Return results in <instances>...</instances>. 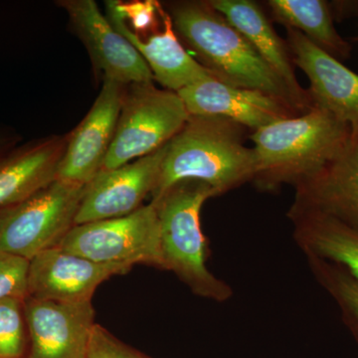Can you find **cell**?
Wrapping results in <instances>:
<instances>
[{
  "label": "cell",
  "mask_w": 358,
  "mask_h": 358,
  "mask_svg": "<svg viewBox=\"0 0 358 358\" xmlns=\"http://www.w3.org/2000/svg\"><path fill=\"white\" fill-rule=\"evenodd\" d=\"M178 94L189 115L224 117L253 131L301 115L274 96L232 86L215 77L186 87Z\"/></svg>",
  "instance_id": "cell-14"
},
{
  "label": "cell",
  "mask_w": 358,
  "mask_h": 358,
  "mask_svg": "<svg viewBox=\"0 0 358 358\" xmlns=\"http://www.w3.org/2000/svg\"><path fill=\"white\" fill-rule=\"evenodd\" d=\"M352 136L350 127L317 108L257 129L250 136L257 157L253 182L262 190L296 186L338 157Z\"/></svg>",
  "instance_id": "cell-3"
},
{
  "label": "cell",
  "mask_w": 358,
  "mask_h": 358,
  "mask_svg": "<svg viewBox=\"0 0 358 358\" xmlns=\"http://www.w3.org/2000/svg\"><path fill=\"white\" fill-rule=\"evenodd\" d=\"M287 215L319 213L358 230V136L319 173L294 186Z\"/></svg>",
  "instance_id": "cell-15"
},
{
  "label": "cell",
  "mask_w": 358,
  "mask_h": 358,
  "mask_svg": "<svg viewBox=\"0 0 358 358\" xmlns=\"http://www.w3.org/2000/svg\"><path fill=\"white\" fill-rule=\"evenodd\" d=\"M169 14L180 41L219 81L274 96L300 114L308 112L243 35L209 2H183Z\"/></svg>",
  "instance_id": "cell-2"
},
{
  "label": "cell",
  "mask_w": 358,
  "mask_h": 358,
  "mask_svg": "<svg viewBox=\"0 0 358 358\" xmlns=\"http://www.w3.org/2000/svg\"><path fill=\"white\" fill-rule=\"evenodd\" d=\"M85 187L55 179L22 201L0 209V251L30 261L58 247L75 226Z\"/></svg>",
  "instance_id": "cell-5"
},
{
  "label": "cell",
  "mask_w": 358,
  "mask_h": 358,
  "mask_svg": "<svg viewBox=\"0 0 358 358\" xmlns=\"http://www.w3.org/2000/svg\"><path fill=\"white\" fill-rule=\"evenodd\" d=\"M23 301L0 300V358H22L26 348V327Z\"/></svg>",
  "instance_id": "cell-22"
},
{
  "label": "cell",
  "mask_w": 358,
  "mask_h": 358,
  "mask_svg": "<svg viewBox=\"0 0 358 358\" xmlns=\"http://www.w3.org/2000/svg\"><path fill=\"white\" fill-rule=\"evenodd\" d=\"M169 143L152 154L98 173L85 187L75 225L122 217L141 208L159 180Z\"/></svg>",
  "instance_id": "cell-9"
},
{
  "label": "cell",
  "mask_w": 358,
  "mask_h": 358,
  "mask_svg": "<svg viewBox=\"0 0 358 358\" xmlns=\"http://www.w3.org/2000/svg\"><path fill=\"white\" fill-rule=\"evenodd\" d=\"M107 17L121 34L133 44L145 61L155 81L164 89L178 93L186 87L214 77L199 61L192 57L178 38L171 16L162 10L164 29L141 39L129 27L115 1H107Z\"/></svg>",
  "instance_id": "cell-16"
},
{
  "label": "cell",
  "mask_w": 358,
  "mask_h": 358,
  "mask_svg": "<svg viewBox=\"0 0 358 358\" xmlns=\"http://www.w3.org/2000/svg\"><path fill=\"white\" fill-rule=\"evenodd\" d=\"M245 129L224 117L189 115L169 143L152 199L180 181H201L217 196L253 181L257 157L245 145Z\"/></svg>",
  "instance_id": "cell-1"
},
{
  "label": "cell",
  "mask_w": 358,
  "mask_h": 358,
  "mask_svg": "<svg viewBox=\"0 0 358 358\" xmlns=\"http://www.w3.org/2000/svg\"><path fill=\"white\" fill-rule=\"evenodd\" d=\"M217 194L197 180L176 183L152 199L159 222L164 268L171 271L196 296L225 303L233 289L207 267V241L201 227L202 206Z\"/></svg>",
  "instance_id": "cell-4"
},
{
  "label": "cell",
  "mask_w": 358,
  "mask_h": 358,
  "mask_svg": "<svg viewBox=\"0 0 358 358\" xmlns=\"http://www.w3.org/2000/svg\"><path fill=\"white\" fill-rule=\"evenodd\" d=\"M28 271L29 261L0 251V300L27 298Z\"/></svg>",
  "instance_id": "cell-23"
},
{
  "label": "cell",
  "mask_w": 358,
  "mask_h": 358,
  "mask_svg": "<svg viewBox=\"0 0 358 358\" xmlns=\"http://www.w3.org/2000/svg\"><path fill=\"white\" fill-rule=\"evenodd\" d=\"M293 238L306 257L345 268L358 282V230L319 213L288 215Z\"/></svg>",
  "instance_id": "cell-19"
},
{
  "label": "cell",
  "mask_w": 358,
  "mask_h": 358,
  "mask_svg": "<svg viewBox=\"0 0 358 358\" xmlns=\"http://www.w3.org/2000/svg\"><path fill=\"white\" fill-rule=\"evenodd\" d=\"M61 6L83 40L103 79L124 85L152 83V71L141 54L103 16L93 0H66Z\"/></svg>",
  "instance_id": "cell-12"
},
{
  "label": "cell",
  "mask_w": 358,
  "mask_h": 358,
  "mask_svg": "<svg viewBox=\"0 0 358 358\" xmlns=\"http://www.w3.org/2000/svg\"><path fill=\"white\" fill-rule=\"evenodd\" d=\"M124 85L103 79L91 110L66 141L56 179L86 186L102 171L124 102Z\"/></svg>",
  "instance_id": "cell-8"
},
{
  "label": "cell",
  "mask_w": 358,
  "mask_h": 358,
  "mask_svg": "<svg viewBox=\"0 0 358 358\" xmlns=\"http://www.w3.org/2000/svg\"><path fill=\"white\" fill-rule=\"evenodd\" d=\"M275 20L298 30L313 43L338 59L350 57L352 46L336 31L329 4L322 0H268Z\"/></svg>",
  "instance_id": "cell-20"
},
{
  "label": "cell",
  "mask_w": 358,
  "mask_h": 358,
  "mask_svg": "<svg viewBox=\"0 0 358 358\" xmlns=\"http://www.w3.org/2000/svg\"><path fill=\"white\" fill-rule=\"evenodd\" d=\"M188 119L185 103L176 92L157 89L152 83L129 85L102 171L117 169L164 147Z\"/></svg>",
  "instance_id": "cell-6"
},
{
  "label": "cell",
  "mask_w": 358,
  "mask_h": 358,
  "mask_svg": "<svg viewBox=\"0 0 358 358\" xmlns=\"http://www.w3.org/2000/svg\"><path fill=\"white\" fill-rule=\"evenodd\" d=\"M209 4L246 38L257 53L281 78L303 109H313L308 91L301 88L286 46L266 14L250 0H212Z\"/></svg>",
  "instance_id": "cell-17"
},
{
  "label": "cell",
  "mask_w": 358,
  "mask_h": 358,
  "mask_svg": "<svg viewBox=\"0 0 358 358\" xmlns=\"http://www.w3.org/2000/svg\"><path fill=\"white\" fill-rule=\"evenodd\" d=\"M23 308L30 339L27 358H87L96 324L91 301L67 303L27 296Z\"/></svg>",
  "instance_id": "cell-10"
},
{
  "label": "cell",
  "mask_w": 358,
  "mask_h": 358,
  "mask_svg": "<svg viewBox=\"0 0 358 358\" xmlns=\"http://www.w3.org/2000/svg\"><path fill=\"white\" fill-rule=\"evenodd\" d=\"M87 358H147L124 345L103 327L95 324L90 338Z\"/></svg>",
  "instance_id": "cell-24"
},
{
  "label": "cell",
  "mask_w": 358,
  "mask_h": 358,
  "mask_svg": "<svg viewBox=\"0 0 358 358\" xmlns=\"http://www.w3.org/2000/svg\"><path fill=\"white\" fill-rule=\"evenodd\" d=\"M115 6L127 22L131 23L134 32L147 31L154 27L159 3L152 0L147 1H115Z\"/></svg>",
  "instance_id": "cell-25"
},
{
  "label": "cell",
  "mask_w": 358,
  "mask_h": 358,
  "mask_svg": "<svg viewBox=\"0 0 358 358\" xmlns=\"http://www.w3.org/2000/svg\"><path fill=\"white\" fill-rule=\"evenodd\" d=\"M131 268L94 262L55 247L29 261L28 296L59 303H87L103 282Z\"/></svg>",
  "instance_id": "cell-13"
},
{
  "label": "cell",
  "mask_w": 358,
  "mask_h": 358,
  "mask_svg": "<svg viewBox=\"0 0 358 358\" xmlns=\"http://www.w3.org/2000/svg\"><path fill=\"white\" fill-rule=\"evenodd\" d=\"M58 248L96 263L164 268L159 217L152 202L122 217L75 225Z\"/></svg>",
  "instance_id": "cell-7"
},
{
  "label": "cell",
  "mask_w": 358,
  "mask_h": 358,
  "mask_svg": "<svg viewBox=\"0 0 358 358\" xmlns=\"http://www.w3.org/2000/svg\"><path fill=\"white\" fill-rule=\"evenodd\" d=\"M313 277L338 305L343 324L358 343V282L336 264L307 258Z\"/></svg>",
  "instance_id": "cell-21"
},
{
  "label": "cell",
  "mask_w": 358,
  "mask_h": 358,
  "mask_svg": "<svg viewBox=\"0 0 358 358\" xmlns=\"http://www.w3.org/2000/svg\"><path fill=\"white\" fill-rule=\"evenodd\" d=\"M66 141L45 140L0 155V209L22 201L55 180Z\"/></svg>",
  "instance_id": "cell-18"
},
{
  "label": "cell",
  "mask_w": 358,
  "mask_h": 358,
  "mask_svg": "<svg viewBox=\"0 0 358 358\" xmlns=\"http://www.w3.org/2000/svg\"><path fill=\"white\" fill-rule=\"evenodd\" d=\"M293 64L310 81L313 108L326 110L358 136V74L313 43L298 30L287 27Z\"/></svg>",
  "instance_id": "cell-11"
},
{
  "label": "cell",
  "mask_w": 358,
  "mask_h": 358,
  "mask_svg": "<svg viewBox=\"0 0 358 358\" xmlns=\"http://www.w3.org/2000/svg\"><path fill=\"white\" fill-rule=\"evenodd\" d=\"M13 145V138L0 134V155L6 154V152L10 150L11 147Z\"/></svg>",
  "instance_id": "cell-26"
}]
</instances>
